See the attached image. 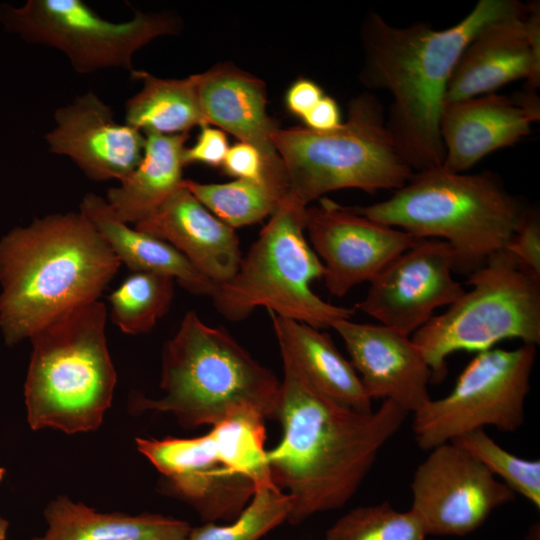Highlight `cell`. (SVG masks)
<instances>
[{"label": "cell", "mask_w": 540, "mask_h": 540, "mask_svg": "<svg viewBox=\"0 0 540 540\" xmlns=\"http://www.w3.org/2000/svg\"><path fill=\"white\" fill-rule=\"evenodd\" d=\"M137 450L162 475L161 487L205 522H230L250 502L255 484L225 465L210 436L136 438Z\"/></svg>", "instance_id": "obj_15"}, {"label": "cell", "mask_w": 540, "mask_h": 540, "mask_svg": "<svg viewBox=\"0 0 540 540\" xmlns=\"http://www.w3.org/2000/svg\"><path fill=\"white\" fill-rule=\"evenodd\" d=\"M45 135L51 153L68 157L94 181L125 180L140 162L145 135L115 120L110 106L94 92L56 109Z\"/></svg>", "instance_id": "obj_17"}, {"label": "cell", "mask_w": 540, "mask_h": 540, "mask_svg": "<svg viewBox=\"0 0 540 540\" xmlns=\"http://www.w3.org/2000/svg\"><path fill=\"white\" fill-rule=\"evenodd\" d=\"M505 249L526 272L540 279V219L536 210H527Z\"/></svg>", "instance_id": "obj_33"}, {"label": "cell", "mask_w": 540, "mask_h": 540, "mask_svg": "<svg viewBox=\"0 0 540 540\" xmlns=\"http://www.w3.org/2000/svg\"><path fill=\"white\" fill-rule=\"evenodd\" d=\"M427 536L413 511L401 512L382 502L350 510L327 530L324 540H425Z\"/></svg>", "instance_id": "obj_31"}, {"label": "cell", "mask_w": 540, "mask_h": 540, "mask_svg": "<svg viewBox=\"0 0 540 540\" xmlns=\"http://www.w3.org/2000/svg\"><path fill=\"white\" fill-rule=\"evenodd\" d=\"M182 185L233 229L271 216L284 198L271 185L258 180L235 179L227 183L206 184L184 179Z\"/></svg>", "instance_id": "obj_28"}, {"label": "cell", "mask_w": 540, "mask_h": 540, "mask_svg": "<svg viewBox=\"0 0 540 540\" xmlns=\"http://www.w3.org/2000/svg\"><path fill=\"white\" fill-rule=\"evenodd\" d=\"M536 355V346L530 344L477 353L449 394L430 399L413 413L418 447L429 451L486 426L502 432L519 429Z\"/></svg>", "instance_id": "obj_11"}, {"label": "cell", "mask_w": 540, "mask_h": 540, "mask_svg": "<svg viewBox=\"0 0 540 540\" xmlns=\"http://www.w3.org/2000/svg\"><path fill=\"white\" fill-rule=\"evenodd\" d=\"M306 208L284 197L234 276L215 286L210 297L226 320L241 321L265 307L320 330L355 314L354 308L328 303L311 289L323 278L324 267L304 234Z\"/></svg>", "instance_id": "obj_8"}, {"label": "cell", "mask_w": 540, "mask_h": 540, "mask_svg": "<svg viewBox=\"0 0 540 540\" xmlns=\"http://www.w3.org/2000/svg\"><path fill=\"white\" fill-rule=\"evenodd\" d=\"M142 88L125 103V123L145 134L177 135L206 126L198 96L199 75L159 78L133 70Z\"/></svg>", "instance_id": "obj_26"}, {"label": "cell", "mask_w": 540, "mask_h": 540, "mask_svg": "<svg viewBox=\"0 0 540 540\" xmlns=\"http://www.w3.org/2000/svg\"><path fill=\"white\" fill-rule=\"evenodd\" d=\"M302 119L306 128L314 131L333 130L342 123L336 100L327 95H324Z\"/></svg>", "instance_id": "obj_36"}, {"label": "cell", "mask_w": 540, "mask_h": 540, "mask_svg": "<svg viewBox=\"0 0 540 540\" xmlns=\"http://www.w3.org/2000/svg\"><path fill=\"white\" fill-rule=\"evenodd\" d=\"M106 317L105 304L96 300L61 314L31 335L24 397L32 430L74 434L102 424L117 381Z\"/></svg>", "instance_id": "obj_6"}, {"label": "cell", "mask_w": 540, "mask_h": 540, "mask_svg": "<svg viewBox=\"0 0 540 540\" xmlns=\"http://www.w3.org/2000/svg\"><path fill=\"white\" fill-rule=\"evenodd\" d=\"M264 415L251 406L232 410L208 432L220 459L257 487L274 484L265 449Z\"/></svg>", "instance_id": "obj_27"}, {"label": "cell", "mask_w": 540, "mask_h": 540, "mask_svg": "<svg viewBox=\"0 0 540 540\" xmlns=\"http://www.w3.org/2000/svg\"><path fill=\"white\" fill-rule=\"evenodd\" d=\"M8 521L0 516V540H5L7 530H8Z\"/></svg>", "instance_id": "obj_37"}, {"label": "cell", "mask_w": 540, "mask_h": 540, "mask_svg": "<svg viewBox=\"0 0 540 540\" xmlns=\"http://www.w3.org/2000/svg\"><path fill=\"white\" fill-rule=\"evenodd\" d=\"M121 265L79 211L54 213L0 239V329L12 346L78 306L99 300Z\"/></svg>", "instance_id": "obj_3"}, {"label": "cell", "mask_w": 540, "mask_h": 540, "mask_svg": "<svg viewBox=\"0 0 540 540\" xmlns=\"http://www.w3.org/2000/svg\"><path fill=\"white\" fill-rule=\"evenodd\" d=\"M280 386L274 372L226 329L209 326L188 311L162 351L163 395L155 399L135 394L129 407L134 414L170 413L189 429L213 426L242 406L275 420Z\"/></svg>", "instance_id": "obj_5"}, {"label": "cell", "mask_w": 540, "mask_h": 540, "mask_svg": "<svg viewBox=\"0 0 540 540\" xmlns=\"http://www.w3.org/2000/svg\"><path fill=\"white\" fill-rule=\"evenodd\" d=\"M467 284L468 292L411 337L435 381L444 378L446 359L454 352L479 353L506 339L540 343V279L526 272L513 254L495 252L468 276Z\"/></svg>", "instance_id": "obj_9"}, {"label": "cell", "mask_w": 540, "mask_h": 540, "mask_svg": "<svg viewBox=\"0 0 540 540\" xmlns=\"http://www.w3.org/2000/svg\"><path fill=\"white\" fill-rule=\"evenodd\" d=\"M198 75L206 125L213 124L256 147L273 171L286 174L272 141L278 127L266 111L264 82L231 64H219Z\"/></svg>", "instance_id": "obj_21"}, {"label": "cell", "mask_w": 540, "mask_h": 540, "mask_svg": "<svg viewBox=\"0 0 540 540\" xmlns=\"http://www.w3.org/2000/svg\"><path fill=\"white\" fill-rule=\"evenodd\" d=\"M134 227L171 244L215 286L231 279L242 259L235 229L212 214L182 184Z\"/></svg>", "instance_id": "obj_19"}, {"label": "cell", "mask_w": 540, "mask_h": 540, "mask_svg": "<svg viewBox=\"0 0 540 540\" xmlns=\"http://www.w3.org/2000/svg\"><path fill=\"white\" fill-rule=\"evenodd\" d=\"M272 141L286 173L285 197L305 208L339 189L395 191L414 174L387 128L381 103L368 93L351 100L339 127L277 128Z\"/></svg>", "instance_id": "obj_7"}, {"label": "cell", "mask_w": 540, "mask_h": 540, "mask_svg": "<svg viewBox=\"0 0 540 540\" xmlns=\"http://www.w3.org/2000/svg\"><path fill=\"white\" fill-rule=\"evenodd\" d=\"M536 120L517 99L495 93L445 103L440 117L442 167L464 173L487 154L529 135Z\"/></svg>", "instance_id": "obj_20"}, {"label": "cell", "mask_w": 540, "mask_h": 540, "mask_svg": "<svg viewBox=\"0 0 540 540\" xmlns=\"http://www.w3.org/2000/svg\"><path fill=\"white\" fill-rule=\"evenodd\" d=\"M290 509L291 499L283 490L275 484L260 486L237 518L192 527L188 540H260L287 522Z\"/></svg>", "instance_id": "obj_30"}, {"label": "cell", "mask_w": 540, "mask_h": 540, "mask_svg": "<svg viewBox=\"0 0 540 540\" xmlns=\"http://www.w3.org/2000/svg\"><path fill=\"white\" fill-rule=\"evenodd\" d=\"M229 147L225 132L208 125L203 126L196 142L190 147H185L184 164L203 163L222 166Z\"/></svg>", "instance_id": "obj_34"}, {"label": "cell", "mask_w": 540, "mask_h": 540, "mask_svg": "<svg viewBox=\"0 0 540 540\" xmlns=\"http://www.w3.org/2000/svg\"><path fill=\"white\" fill-rule=\"evenodd\" d=\"M188 138V133L145 134L140 162L125 180L106 194L105 200L118 220L137 224L180 188Z\"/></svg>", "instance_id": "obj_25"}, {"label": "cell", "mask_w": 540, "mask_h": 540, "mask_svg": "<svg viewBox=\"0 0 540 540\" xmlns=\"http://www.w3.org/2000/svg\"><path fill=\"white\" fill-rule=\"evenodd\" d=\"M429 451L412 478L410 509L427 535L465 536L515 498L506 484L453 442Z\"/></svg>", "instance_id": "obj_12"}, {"label": "cell", "mask_w": 540, "mask_h": 540, "mask_svg": "<svg viewBox=\"0 0 540 540\" xmlns=\"http://www.w3.org/2000/svg\"><path fill=\"white\" fill-rule=\"evenodd\" d=\"M0 22L29 43L60 51L81 74L112 68L131 73L133 56L140 48L180 28L168 13L137 11L128 21L112 22L81 0H28L20 7L3 4Z\"/></svg>", "instance_id": "obj_10"}, {"label": "cell", "mask_w": 540, "mask_h": 540, "mask_svg": "<svg viewBox=\"0 0 540 540\" xmlns=\"http://www.w3.org/2000/svg\"><path fill=\"white\" fill-rule=\"evenodd\" d=\"M174 281L158 273H131L108 297L112 321L126 334L150 332L171 306Z\"/></svg>", "instance_id": "obj_29"}, {"label": "cell", "mask_w": 540, "mask_h": 540, "mask_svg": "<svg viewBox=\"0 0 540 540\" xmlns=\"http://www.w3.org/2000/svg\"><path fill=\"white\" fill-rule=\"evenodd\" d=\"M477 459L514 493L540 508V461L518 457L497 444L484 429L465 433L453 441Z\"/></svg>", "instance_id": "obj_32"}, {"label": "cell", "mask_w": 540, "mask_h": 540, "mask_svg": "<svg viewBox=\"0 0 540 540\" xmlns=\"http://www.w3.org/2000/svg\"><path fill=\"white\" fill-rule=\"evenodd\" d=\"M407 415L389 400L368 413L341 406L283 364L275 418L282 436L267 459L273 483L291 499L287 522L343 507Z\"/></svg>", "instance_id": "obj_1"}, {"label": "cell", "mask_w": 540, "mask_h": 540, "mask_svg": "<svg viewBox=\"0 0 540 540\" xmlns=\"http://www.w3.org/2000/svg\"><path fill=\"white\" fill-rule=\"evenodd\" d=\"M323 96V90L318 84L309 79L301 78L290 86L285 100L289 111L302 118Z\"/></svg>", "instance_id": "obj_35"}, {"label": "cell", "mask_w": 540, "mask_h": 540, "mask_svg": "<svg viewBox=\"0 0 540 540\" xmlns=\"http://www.w3.org/2000/svg\"><path fill=\"white\" fill-rule=\"evenodd\" d=\"M305 230L324 267L326 288L336 297L345 296L362 282H370L418 240L326 197L319 199L318 206L306 208Z\"/></svg>", "instance_id": "obj_14"}, {"label": "cell", "mask_w": 540, "mask_h": 540, "mask_svg": "<svg viewBox=\"0 0 540 540\" xmlns=\"http://www.w3.org/2000/svg\"><path fill=\"white\" fill-rule=\"evenodd\" d=\"M526 79L540 84V5L522 3L485 24L463 50L450 77L445 103L494 93Z\"/></svg>", "instance_id": "obj_16"}, {"label": "cell", "mask_w": 540, "mask_h": 540, "mask_svg": "<svg viewBox=\"0 0 540 540\" xmlns=\"http://www.w3.org/2000/svg\"><path fill=\"white\" fill-rule=\"evenodd\" d=\"M268 313L282 364L323 397L358 412L373 410L359 375L328 334L272 311Z\"/></svg>", "instance_id": "obj_22"}, {"label": "cell", "mask_w": 540, "mask_h": 540, "mask_svg": "<svg viewBox=\"0 0 540 540\" xmlns=\"http://www.w3.org/2000/svg\"><path fill=\"white\" fill-rule=\"evenodd\" d=\"M453 273L454 255L447 242L418 239L369 282L366 296L354 309L410 336L437 308L463 295L465 290Z\"/></svg>", "instance_id": "obj_13"}, {"label": "cell", "mask_w": 540, "mask_h": 540, "mask_svg": "<svg viewBox=\"0 0 540 540\" xmlns=\"http://www.w3.org/2000/svg\"><path fill=\"white\" fill-rule=\"evenodd\" d=\"M521 4L479 0L461 21L443 30L424 22L397 27L377 12L368 14L361 32L365 61L360 80L390 93L386 125L414 172L443 164L440 117L463 50L485 24Z\"/></svg>", "instance_id": "obj_2"}, {"label": "cell", "mask_w": 540, "mask_h": 540, "mask_svg": "<svg viewBox=\"0 0 540 540\" xmlns=\"http://www.w3.org/2000/svg\"><path fill=\"white\" fill-rule=\"evenodd\" d=\"M48 529L32 540H188L192 526L160 514L98 512L66 496L44 510Z\"/></svg>", "instance_id": "obj_24"}, {"label": "cell", "mask_w": 540, "mask_h": 540, "mask_svg": "<svg viewBox=\"0 0 540 540\" xmlns=\"http://www.w3.org/2000/svg\"><path fill=\"white\" fill-rule=\"evenodd\" d=\"M332 328L345 343L366 393L414 413L431 398L432 371L413 340L381 324L336 321Z\"/></svg>", "instance_id": "obj_18"}, {"label": "cell", "mask_w": 540, "mask_h": 540, "mask_svg": "<svg viewBox=\"0 0 540 540\" xmlns=\"http://www.w3.org/2000/svg\"><path fill=\"white\" fill-rule=\"evenodd\" d=\"M352 208L415 238L447 242L454 272L467 276L506 248L528 210L495 174L454 173L442 166L414 173L386 200Z\"/></svg>", "instance_id": "obj_4"}, {"label": "cell", "mask_w": 540, "mask_h": 540, "mask_svg": "<svg viewBox=\"0 0 540 540\" xmlns=\"http://www.w3.org/2000/svg\"><path fill=\"white\" fill-rule=\"evenodd\" d=\"M79 211L93 224L114 254L133 272L172 277L195 295L211 296L215 285L171 244L118 220L105 198L87 193Z\"/></svg>", "instance_id": "obj_23"}, {"label": "cell", "mask_w": 540, "mask_h": 540, "mask_svg": "<svg viewBox=\"0 0 540 540\" xmlns=\"http://www.w3.org/2000/svg\"><path fill=\"white\" fill-rule=\"evenodd\" d=\"M5 473H6L5 468L0 467V482L3 480Z\"/></svg>", "instance_id": "obj_38"}]
</instances>
